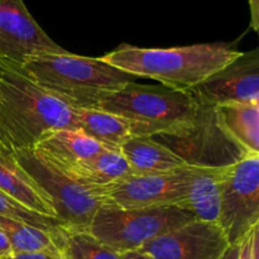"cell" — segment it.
Returning a JSON list of instances; mask_svg holds the SVG:
<instances>
[{
  "label": "cell",
  "mask_w": 259,
  "mask_h": 259,
  "mask_svg": "<svg viewBox=\"0 0 259 259\" xmlns=\"http://www.w3.org/2000/svg\"><path fill=\"white\" fill-rule=\"evenodd\" d=\"M61 129L77 131L75 109L38 86L22 66L0 58V148H34Z\"/></svg>",
  "instance_id": "6da1fadb"
},
{
  "label": "cell",
  "mask_w": 259,
  "mask_h": 259,
  "mask_svg": "<svg viewBox=\"0 0 259 259\" xmlns=\"http://www.w3.org/2000/svg\"><path fill=\"white\" fill-rule=\"evenodd\" d=\"M242 53L230 43H201L172 48L121 45L101 60L136 77H148L166 88L189 91Z\"/></svg>",
  "instance_id": "7a4b0ae2"
},
{
  "label": "cell",
  "mask_w": 259,
  "mask_h": 259,
  "mask_svg": "<svg viewBox=\"0 0 259 259\" xmlns=\"http://www.w3.org/2000/svg\"><path fill=\"white\" fill-rule=\"evenodd\" d=\"M20 66L38 86L72 109H96L106 95L136 82V76L109 65L101 57L70 52L37 56Z\"/></svg>",
  "instance_id": "3957f363"
},
{
  "label": "cell",
  "mask_w": 259,
  "mask_h": 259,
  "mask_svg": "<svg viewBox=\"0 0 259 259\" xmlns=\"http://www.w3.org/2000/svg\"><path fill=\"white\" fill-rule=\"evenodd\" d=\"M197 105L189 91L132 82L103 98L96 109L125 119L132 137H153L190 120Z\"/></svg>",
  "instance_id": "277c9868"
},
{
  "label": "cell",
  "mask_w": 259,
  "mask_h": 259,
  "mask_svg": "<svg viewBox=\"0 0 259 259\" xmlns=\"http://www.w3.org/2000/svg\"><path fill=\"white\" fill-rule=\"evenodd\" d=\"M151 138L191 167L225 168L253 154L228 134L217 108L204 104L197 105L190 120Z\"/></svg>",
  "instance_id": "5b68a950"
},
{
  "label": "cell",
  "mask_w": 259,
  "mask_h": 259,
  "mask_svg": "<svg viewBox=\"0 0 259 259\" xmlns=\"http://www.w3.org/2000/svg\"><path fill=\"white\" fill-rule=\"evenodd\" d=\"M12 153L23 171L47 195L65 229L89 230L94 215L104 204L100 187L78 181L35 148L15 149Z\"/></svg>",
  "instance_id": "8992f818"
},
{
  "label": "cell",
  "mask_w": 259,
  "mask_h": 259,
  "mask_svg": "<svg viewBox=\"0 0 259 259\" xmlns=\"http://www.w3.org/2000/svg\"><path fill=\"white\" fill-rule=\"evenodd\" d=\"M192 220L196 218L177 205L120 209L104 202L94 215L88 232L123 254L136 252L153 238Z\"/></svg>",
  "instance_id": "52a82bcc"
},
{
  "label": "cell",
  "mask_w": 259,
  "mask_h": 259,
  "mask_svg": "<svg viewBox=\"0 0 259 259\" xmlns=\"http://www.w3.org/2000/svg\"><path fill=\"white\" fill-rule=\"evenodd\" d=\"M259 224V153L225 169L218 225L235 245Z\"/></svg>",
  "instance_id": "ba28073f"
},
{
  "label": "cell",
  "mask_w": 259,
  "mask_h": 259,
  "mask_svg": "<svg viewBox=\"0 0 259 259\" xmlns=\"http://www.w3.org/2000/svg\"><path fill=\"white\" fill-rule=\"evenodd\" d=\"M184 167L166 174H134L100 187L104 202L120 209L180 206L186 197Z\"/></svg>",
  "instance_id": "9c48e42d"
},
{
  "label": "cell",
  "mask_w": 259,
  "mask_h": 259,
  "mask_svg": "<svg viewBox=\"0 0 259 259\" xmlns=\"http://www.w3.org/2000/svg\"><path fill=\"white\" fill-rule=\"evenodd\" d=\"M66 52L42 29L23 0H0V58L23 65L37 56Z\"/></svg>",
  "instance_id": "30bf717a"
},
{
  "label": "cell",
  "mask_w": 259,
  "mask_h": 259,
  "mask_svg": "<svg viewBox=\"0 0 259 259\" xmlns=\"http://www.w3.org/2000/svg\"><path fill=\"white\" fill-rule=\"evenodd\" d=\"M189 93L199 104L217 106L227 104L259 103V51L243 52Z\"/></svg>",
  "instance_id": "8fae6325"
},
{
  "label": "cell",
  "mask_w": 259,
  "mask_h": 259,
  "mask_svg": "<svg viewBox=\"0 0 259 259\" xmlns=\"http://www.w3.org/2000/svg\"><path fill=\"white\" fill-rule=\"evenodd\" d=\"M229 248L217 223L196 219L153 238L138 252L152 259H220Z\"/></svg>",
  "instance_id": "7c38bea8"
},
{
  "label": "cell",
  "mask_w": 259,
  "mask_h": 259,
  "mask_svg": "<svg viewBox=\"0 0 259 259\" xmlns=\"http://www.w3.org/2000/svg\"><path fill=\"white\" fill-rule=\"evenodd\" d=\"M227 168L185 166L186 197L180 207L191 212L197 220L218 224L222 181Z\"/></svg>",
  "instance_id": "4fadbf2b"
},
{
  "label": "cell",
  "mask_w": 259,
  "mask_h": 259,
  "mask_svg": "<svg viewBox=\"0 0 259 259\" xmlns=\"http://www.w3.org/2000/svg\"><path fill=\"white\" fill-rule=\"evenodd\" d=\"M0 191L32 211L46 217L56 218L55 210L47 195L23 171L22 167L15 161L12 152L2 148H0Z\"/></svg>",
  "instance_id": "5bb4252c"
},
{
  "label": "cell",
  "mask_w": 259,
  "mask_h": 259,
  "mask_svg": "<svg viewBox=\"0 0 259 259\" xmlns=\"http://www.w3.org/2000/svg\"><path fill=\"white\" fill-rule=\"evenodd\" d=\"M48 161L62 169H70L104 151L101 144L80 131L61 129L48 134L34 147Z\"/></svg>",
  "instance_id": "9a60e30c"
},
{
  "label": "cell",
  "mask_w": 259,
  "mask_h": 259,
  "mask_svg": "<svg viewBox=\"0 0 259 259\" xmlns=\"http://www.w3.org/2000/svg\"><path fill=\"white\" fill-rule=\"evenodd\" d=\"M120 152L137 175L166 174L186 166L151 137H131L121 144Z\"/></svg>",
  "instance_id": "2e32d148"
},
{
  "label": "cell",
  "mask_w": 259,
  "mask_h": 259,
  "mask_svg": "<svg viewBox=\"0 0 259 259\" xmlns=\"http://www.w3.org/2000/svg\"><path fill=\"white\" fill-rule=\"evenodd\" d=\"M77 131L94 139L106 149L120 151V147L132 137L125 119L98 109H75Z\"/></svg>",
  "instance_id": "e0dca14e"
},
{
  "label": "cell",
  "mask_w": 259,
  "mask_h": 259,
  "mask_svg": "<svg viewBox=\"0 0 259 259\" xmlns=\"http://www.w3.org/2000/svg\"><path fill=\"white\" fill-rule=\"evenodd\" d=\"M78 181L93 187H103L134 175L120 151L104 149L96 156L80 162L72 168L65 169Z\"/></svg>",
  "instance_id": "ac0fdd59"
},
{
  "label": "cell",
  "mask_w": 259,
  "mask_h": 259,
  "mask_svg": "<svg viewBox=\"0 0 259 259\" xmlns=\"http://www.w3.org/2000/svg\"><path fill=\"white\" fill-rule=\"evenodd\" d=\"M218 118L230 137L249 153H259V103L217 106Z\"/></svg>",
  "instance_id": "d6986e66"
},
{
  "label": "cell",
  "mask_w": 259,
  "mask_h": 259,
  "mask_svg": "<svg viewBox=\"0 0 259 259\" xmlns=\"http://www.w3.org/2000/svg\"><path fill=\"white\" fill-rule=\"evenodd\" d=\"M0 229L12 245L13 254L37 252H60L61 240L56 235L20 220L0 215Z\"/></svg>",
  "instance_id": "ffe728a7"
},
{
  "label": "cell",
  "mask_w": 259,
  "mask_h": 259,
  "mask_svg": "<svg viewBox=\"0 0 259 259\" xmlns=\"http://www.w3.org/2000/svg\"><path fill=\"white\" fill-rule=\"evenodd\" d=\"M60 253L63 259H121L115 252L88 230H65Z\"/></svg>",
  "instance_id": "44dd1931"
},
{
  "label": "cell",
  "mask_w": 259,
  "mask_h": 259,
  "mask_svg": "<svg viewBox=\"0 0 259 259\" xmlns=\"http://www.w3.org/2000/svg\"><path fill=\"white\" fill-rule=\"evenodd\" d=\"M0 215L2 217L12 218L14 220H20L25 224L33 225L35 228L45 230V232L51 233L56 235L62 243L63 233H65V227L61 224V222L56 218L46 217V215L38 214V212L32 211L28 207L23 206L18 201L13 200L4 192L0 191Z\"/></svg>",
  "instance_id": "7402d4cb"
},
{
  "label": "cell",
  "mask_w": 259,
  "mask_h": 259,
  "mask_svg": "<svg viewBox=\"0 0 259 259\" xmlns=\"http://www.w3.org/2000/svg\"><path fill=\"white\" fill-rule=\"evenodd\" d=\"M252 237H253V229L250 230V232L248 233L242 240H240L239 244H238L237 259H252Z\"/></svg>",
  "instance_id": "603a6c76"
},
{
  "label": "cell",
  "mask_w": 259,
  "mask_h": 259,
  "mask_svg": "<svg viewBox=\"0 0 259 259\" xmlns=\"http://www.w3.org/2000/svg\"><path fill=\"white\" fill-rule=\"evenodd\" d=\"M5 259H63L60 252H37L23 253V254H13Z\"/></svg>",
  "instance_id": "cb8c5ba5"
},
{
  "label": "cell",
  "mask_w": 259,
  "mask_h": 259,
  "mask_svg": "<svg viewBox=\"0 0 259 259\" xmlns=\"http://www.w3.org/2000/svg\"><path fill=\"white\" fill-rule=\"evenodd\" d=\"M250 9V25L255 32L259 29V0H248Z\"/></svg>",
  "instance_id": "d4e9b609"
},
{
  "label": "cell",
  "mask_w": 259,
  "mask_h": 259,
  "mask_svg": "<svg viewBox=\"0 0 259 259\" xmlns=\"http://www.w3.org/2000/svg\"><path fill=\"white\" fill-rule=\"evenodd\" d=\"M13 255L12 245L5 233L0 229V259H5Z\"/></svg>",
  "instance_id": "484cf974"
},
{
  "label": "cell",
  "mask_w": 259,
  "mask_h": 259,
  "mask_svg": "<svg viewBox=\"0 0 259 259\" xmlns=\"http://www.w3.org/2000/svg\"><path fill=\"white\" fill-rule=\"evenodd\" d=\"M252 259H259V224L253 228Z\"/></svg>",
  "instance_id": "4316f807"
},
{
  "label": "cell",
  "mask_w": 259,
  "mask_h": 259,
  "mask_svg": "<svg viewBox=\"0 0 259 259\" xmlns=\"http://www.w3.org/2000/svg\"><path fill=\"white\" fill-rule=\"evenodd\" d=\"M121 259H152V258H149L148 255H146V254H143V253L136 250V252L123 253V254H121Z\"/></svg>",
  "instance_id": "83f0119b"
},
{
  "label": "cell",
  "mask_w": 259,
  "mask_h": 259,
  "mask_svg": "<svg viewBox=\"0 0 259 259\" xmlns=\"http://www.w3.org/2000/svg\"><path fill=\"white\" fill-rule=\"evenodd\" d=\"M239 244V243H238ZM238 244L235 245H230L229 249L225 252V254L223 255L220 259H237L238 257Z\"/></svg>",
  "instance_id": "f1b7e54d"
}]
</instances>
